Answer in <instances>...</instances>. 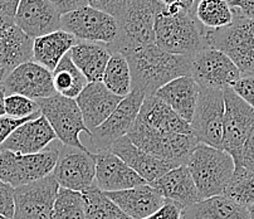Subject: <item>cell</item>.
I'll list each match as a JSON object with an SVG mask.
<instances>
[{"label": "cell", "instance_id": "43", "mask_svg": "<svg viewBox=\"0 0 254 219\" xmlns=\"http://www.w3.org/2000/svg\"><path fill=\"white\" fill-rule=\"evenodd\" d=\"M61 15L76 11L88 5L87 0H49Z\"/></svg>", "mask_w": 254, "mask_h": 219}, {"label": "cell", "instance_id": "23", "mask_svg": "<svg viewBox=\"0 0 254 219\" xmlns=\"http://www.w3.org/2000/svg\"><path fill=\"white\" fill-rule=\"evenodd\" d=\"M33 41L15 23L6 25L0 33V79L8 77L16 67L33 61Z\"/></svg>", "mask_w": 254, "mask_h": 219}, {"label": "cell", "instance_id": "31", "mask_svg": "<svg viewBox=\"0 0 254 219\" xmlns=\"http://www.w3.org/2000/svg\"><path fill=\"white\" fill-rule=\"evenodd\" d=\"M102 83L112 93L120 97L124 98L130 95L132 91V77H131L130 66L124 54L112 52L103 73Z\"/></svg>", "mask_w": 254, "mask_h": 219}, {"label": "cell", "instance_id": "46", "mask_svg": "<svg viewBox=\"0 0 254 219\" xmlns=\"http://www.w3.org/2000/svg\"><path fill=\"white\" fill-rule=\"evenodd\" d=\"M20 0H0V11L14 19Z\"/></svg>", "mask_w": 254, "mask_h": 219}, {"label": "cell", "instance_id": "49", "mask_svg": "<svg viewBox=\"0 0 254 219\" xmlns=\"http://www.w3.org/2000/svg\"><path fill=\"white\" fill-rule=\"evenodd\" d=\"M248 211H249V216H251V219H254V204L249 207Z\"/></svg>", "mask_w": 254, "mask_h": 219}, {"label": "cell", "instance_id": "45", "mask_svg": "<svg viewBox=\"0 0 254 219\" xmlns=\"http://www.w3.org/2000/svg\"><path fill=\"white\" fill-rule=\"evenodd\" d=\"M162 3L165 4L166 8H175V9H183L187 11H195V6H196L199 0H161Z\"/></svg>", "mask_w": 254, "mask_h": 219}, {"label": "cell", "instance_id": "9", "mask_svg": "<svg viewBox=\"0 0 254 219\" xmlns=\"http://www.w3.org/2000/svg\"><path fill=\"white\" fill-rule=\"evenodd\" d=\"M224 112V91L200 87L194 117L190 124L197 143L223 150Z\"/></svg>", "mask_w": 254, "mask_h": 219}, {"label": "cell", "instance_id": "8", "mask_svg": "<svg viewBox=\"0 0 254 219\" xmlns=\"http://www.w3.org/2000/svg\"><path fill=\"white\" fill-rule=\"evenodd\" d=\"M42 115L47 119L53 131L57 135L58 141L65 146L86 150L79 136L82 133L91 135L84 125L83 116L73 98L54 95L52 97L37 101Z\"/></svg>", "mask_w": 254, "mask_h": 219}, {"label": "cell", "instance_id": "29", "mask_svg": "<svg viewBox=\"0 0 254 219\" xmlns=\"http://www.w3.org/2000/svg\"><path fill=\"white\" fill-rule=\"evenodd\" d=\"M180 219H251V216L248 208L222 194L184 209Z\"/></svg>", "mask_w": 254, "mask_h": 219}, {"label": "cell", "instance_id": "38", "mask_svg": "<svg viewBox=\"0 0 254 219\" xmlns=\"http://www.w3.org/2000/svg\"><path fill=\"white\" fill-rule=\"evenodd\" d=\"M88 6L114 16L119 20L126 8V0H87Z\"/></svg>", "mask_w": 254, "mask_h": 219}, {"label": "cell", "instance_id": "2", "mask_svg": "<svg viewBox=\"0 0 254 219\" xmlns=\"http://www.w3.org/2000/svg\"><path fill=\"white\" fill-rule=\"evenodd\" d=\"M155 43L168 53L188 57L208 47L205 27L195 18L194 11L166 6L155 22Z\"/></svg>", "mask_w": 254, "mask_h": 219}, {"label": "cell", "instance_id": "40", "mask_svg": "<svg viewBox=\"0 0 254 219\" xmlns=\"http://www.w3.org/2000/svg\"><path fill=\"white\" fill-rule=\"evenodd\" d=\"M235 168H244L247 170L254 171V127L242 147L239 164Z\"/></svg>", "mask_w": 254, "mask_h": 219}, {"label": "cell", "instance_id": "13", "mask_svg": "<svg viewBox=\"0 0 254 219\" xmlns=\"http://www.w3.org/2000/svg\"><path fill=\"white\" fill-rule=\"evenodd\" d=\"M224 134L222 149L239 164L242 147L254 127V108L244 102L232 87L224 89Z\"/></svg>", "mask_w": 254, "mask_h": 219}, {"label": "cell", "instance_id": "44", "mask_svg": "<svg viewBox=\"0 0 254 219\" xmlns=\"http://www.w3.org/2000/svg\"><path fill=\"white\" fill-rule=\"evenodd\" d=\"M228 3L235 13L254 20V0H228Z\"/></svg>", "mask_w": 254, "mask_h": 219}, {"label": "cell", "instance_id": "30", "mask_svg": "<svg viewBox=\"0 0 254 219\" xmlns=\"http://www.w3.org/2000/svg\"><path fill=\"white\" fill-rule=\"evenodd\" d=\"M52 76H53V86L57 95L73 100L81 95L82 91L89 83L83 76V73L73 63L69 52L61 60L56 70L52 72Z\"/></svg>", "mask_w": 254, "mask_h": 219}, {"label": "cell", "instance_id": "24", "mask_svg": "<svg viewBox=\"0 0 254 219\" xmlns=\"http://www.w3.org/2000/svg\"><path fill=\"white\" fill-rule=\"evenodd\" d=\"M107 195L131 219L147 218L166 203L165 198L150 184L121 192L107 193Z\"/></svg>", "mask_w": 254, "mask_h": 219}, {"label": "cell", "instance_id": "51", "mask_svg": "<svg viewBox=\"0 0 254 219\" xmlns=\"http://www.w3.org/2000/svg\"><path fill=\"white\" fill-rule=\"evenodd\" d=\"M1 89H4V87H3V81L0 79V91H1Z\"/></svg>", "mask_w": 254, "mask_h": 219}, {"label": "cell", "instance_id": "22", "mask_svg": "<svg viewBox=\"0 0 254 219\" xmlns=\"http://www.w3.org/2000/svg\"><path fill=\"white\" fill-rule=\"evenodd\" d=\"M150 185L166 200L175 203L183 211L203 200L187 165L171 169Z\"/></svg>", "mask_w": 254, "mask_h": 219}, {"label": "cell", "instance_id": "15", "mask_svg": "<svg viewBox=\"0 0 254 219\" xmlns=\"http://www.w3.org/2000/svg\"><path fill=\"white\" fill-rule=\"evenodd\" d=\"M60 185L48 175L14 189V216L11 219H53L54 202Z\"/></svg>", "mask_w": 254, "mask_h": 219}, {"label": "cell", "instance_id": "41", "mask_svg": "<svg viewBox=\"0 0 254 219\" xmlns=\"http://www.w3.org/2000/svg\"><path fill=\"white\" fill-rule=\"evenodd\" d=\"M37 119V117H35ZM33 119H14L10 116H3L0 117V146L3 145L9 136L14 133L19 126L25 124L27 121Z\"/></svg>", "mask_w": 254, "mask_h": 219}, {"label": "cell", "instance_id": "27", "mask_svg": "<svg viewBox=\"0 0 254 219\" xmlns=\"http://www.w3.org/2000/svg\"><path fill=\"white\" fill-rule=\"evenodd\" d=\"M70 58L78 70L83 73L89 83L102 82L111 51L106 44L78 42L69 51Z\"/></svg>", "mask_w": 254, "mask_h": 219}, {"label": "cell", "instance_id": "50", "mask_svg": "<svg viewBox=\"0 0 254 219\" xmlns=\"http://www.w3.org/2000/svg\"><path fill=\"white\" fill-rule=\"evenodd\" d=\"M0 219H10V218H8V217L3 216V214H0Z\"/></svg>", "mask_w": 254, "mask_h": 219}, {"label": "cell", "instance_id": "35", "mask_svg": "<svg viewBox=\"0 0 254 219\" xmlns=\"http://www.w3.org/2000/svg\"><path fill=\"white\" fill-rule=\"evenodd\" d=\"M53 219H87L82 193L60 187L54 202Z\"/></svg>", "mask_w": 254, "mask_h": 219}, {"label": "cell", "instance_id": "20", "mask_svg": "<svg viewBox=\"0 0 254 219\" xmlns=\"http://www.w3.org/2000/svg\"><path fill=\"white\" fill-rule=\"evenodd\" d=\"M122 97L112 93L102 82H92L86 86L81 95L76 98L83 116L84 125L92 133L96 127L106 121L116 110Z\"/></svg>", "mask_w": 254, "mask_h": 219}, {"label": "cell", "instance_id": "21", "mask_svg": "<svg viewBox=\"0 0 254 219\" xmlns=\"http://www.w3.org/2000/svg\"><path fill=\"white\" fill-rule=\"evenodd\" d=\"M108 150H111L115 155L124 160L127 165L146 181L147 184H152L157 179L174 169V166L170 165L169 162L162 161L138 149L127 136L115 141Z\"/></svg>", "mask_w": 254, "mask_h": 219}, {"label": "cell", "instance_id": "7", "mask_svg": "<svg viewBox=\"0 0 254 219\" xmlns=\"http://www.w3.org/2000/svg\"><path fill=\"white\" fill-rule=\"evenodd\" d=\"M62 143L51 144L38 154H18L0 151V181L10 187L19 188L51 175L58 160Z\"/></svg>", "mask_w": 254, "mask_h": 219}, {"label": "cell", "instance_id": "4", "mask_svg": "<svg viewBox=\"0 0 254 219\" xmlns=\"http://www.w3.org/2000/svg\"><path fill=\"white\" fill-rule=\"evenodd\" d=\"M203 199L222 195L235 171L233 157L227 151L197 144L187 164Z\"/></svg>", "mask_w": 254, "mask_h": 219}, {"label": "cell", "instance_id": "16", "mask_svg": "<svg viewBox=\"0 0 254 219\" xmlns=\"http://www.w3.org/2000/svg\"><path fill=\"white\" fill-rule=\"evenodd\" d=\"M5 95H22L33 101L57 95L51 71L34 61L16 67L3 81Z\"/></svg>", "mask_w": 254, "mask_h": 219}, {"label": "cell", "instance_id": "48", "mask_svg": "<svg viewBox=\"0 0 254 219\" xmlns=\"http://www.w3.org/2000/svg\"><path fill=\"white\" fill-rule=\"evenodd\" d=\"M5 91L1 89L0 91V117L5 116L6 112H5Z\"/></svg>", "mask_w": 254, "mask_h": 219}, {"label": "cell", "instance_id": "14", "mask_svg": "<svg viewBox=\"0 0 254 219\" xmlns=\"http://www.w3.org/2000/svg\"><path fill=\"white\" fill-rule=\"evenodd\" d=\"M52 175L61 188L82 193L96 183L95 154L62 144Z\"/></svg>", "mask_w": 254, "mask_h": 219}, {"label": "cell", "instance_id": "33", "mask_svg": "<svg viewBox=\"0 0 254 219\" xmlns=\"http://www.w3.org/2000/svg\"><path fill=\"white\" fill-rule=\"evenodd\" d=\"M194 15L203 27L220 29L228 27L234 19V11L228 0H199Z\"/></svg>", "mask_w": 254, "mask_h": 219}, {"label": "cell", "instance_id": "19", "mask_svg": "<svg viewBox=\"0 0 254 219\" xmlns=\"http://www.w3.org/2000/svg\"><path fill=\"white\" fill-rule=\"evenodd\" d=\"M57 140L46 117L41 115L19 126L0 146V151H13L18 154H38Z\"/></svg>", "mask_w": 254, "mask_h": 219}, {"label": "cell", "instance_id": "34", "mask_svg": "<svg viewBox=\"0 0 254 219\" xmlns=\"http://www.w3.org/2000/svg\"><path fill=\"white\" fill-rule=\"evenodd\" d=\"M223 195L234 200L235 203L249 208L254 204V171L244 168H235L229 184Z\"/></svg>", "mask_w": 254, "mask_h": 219}, {"label": "cell", "instance_id": "18", "mask_svg": "<svg viewBox=\"0 0 254 219\" xmlns=\"http://www.w3.org/2000/svg\"><path fill=\"white\" fill-rule=\"evenodd\" d=\"M96 184L106 193L121 192L147 184L136 171L111 150H102L95 154Z\"/></svg>", "mask_w": 254, "mask_h": 219}, {"label": "cell", "instance_id": "47", "mask_svg": "<svg viewBox=\"0 0 254 219\" xmlns=\"http://www.w3.org/2000/svg\"><path fill=\"white\" fill-rule=\"evenodd\" d=\"M11 23H14L13 18H10V16L5 15V14L0 11V33H1V30H3L6 25L11 24Z\"/></svg>", "mask_w": 254, "mask_h": 219}, {"label": "cell", "instance_id": "3", "mask_svg": "<svg viewBox=\"0 0 254 219\" xmlns=\"http://www.w3.org/2000/svg\"><path fill=\"white\" fill-rule=\"evenodd\" d=\"M165 4L161 0H126L122 16L117 20L119 34L110 51L127 52L155 43V22Z\"/></svg>", "mask_w": 254, "mask_h": 219}, {"label": "cell", "instance_id": "36", "mask_svg": "<svg viewBox=\"0 0 254 219\" xmlns=\"http://www.w3.org/2000/svg\"><path fill=\"white\" fill-rule=\"evenodd\" d=\"M5 112L14 119H35L42 115L37 101L22 95L5 96Z\"/></svg>", "mask_w": 254, "mask_h": 219}, {"label": "cell", "instance_id": "28", "mask_svg": "<svg viewBox=\"0 0 254 219\" xmlns=\"http://www.w3.org/2000/svg\"><path fill=\"white\" fill-rule=\"evenodd\" d=\"M78 43L70 33L60 29L33 41V61L53 72L72 47Z\"/></svg>", "mask_w": 254, "mask_h": 219}, {"label": "cell", "instance_id": "42", "mask_svg": "<svg viewBox=\"0 0 254 219\" xmlns=\"http://www.w3.org/2000/svg\"><path fill=\"white\" fill-rule=\"evenodd\" d=\"M181 212H183V209L180 207L176 206L170 200H166V203L156 213L151 214V216L145 219H180Z\"/></svg>", "mask_w": 254, "mask_h": 219}, {"label": "cell", "instance_id": "39", "mask_svg": "<svg viewBox=\"0 0 254 219\" xmlns=\"http://www.w3.org/2000/svg\"><path fill=\"white\" fill-rule=\"evenodd\" d=\"M0 214L13 218L14 216V188L0 181Z\"/></svg>", "mask_w": 254, "mask_h": 219}, {"label": "cell", "instance_id": "37", "mask_svg": "<svg viewBox=\"0 0 254 219\" xmlns=\"http://www.w3.org/2000/svg\"><path fill=\"white\" fill-rule=\"evenodd\" d=\"M232 88L244 102L254 108V72L242 73Z\"/></svg>", "mask_w": 254, "mask_h": 219}, {"label": "cell", "instance_id": "11", "mask_svg": "<svg viewBox=\"0 0 254 219\" xmlns=\"http://www.w3.org/2000/svg\"><path fill=\"white\" fill-rule=\"evenodd\" d=\"M143 98L145 95L136 89H132L130 95L122 98L110 117L88 136V151L96 154L102 150H108L115 141L126 136L137 119Z\"/></svg>", "mask_w": 254, "mask_h": 219}, {"label": "cell", "instance_id": "6", "mask_svg": "<svg viewBox=\"0 0 254 219\" xmlns=\"http://www.w3.org/2000/svg\"><path fill=\"white\" fill-rule=\"evenodd\" d=\"M205 39L209 47L227 54L241 73L254 72V20L234 11L228 27L205 28Z\"/></svg>", "mask_w": 254, "mask_h": 219}, {"label": "cell", "instance_id": "32", "mask_svg": "<svg viewBox=\"0 0 254 219\" xmlns=\"http://www.w3.org/2000/svg\"><path fill=\"white\" fill-rule=\"evenodd\" d=\"M87 219H131L120 209L115 202L110 199L107 193L101 190L97 184L83 190Z\"/></svg>", "mask_w": 254, "mask_h": 219}, {"label": "cell", "instance_id": "12", "mask_svg": "<svg viewBox=\"0 0 254 219\" xmlns=\"http://www.w3.org/2000/svg\"><path fill=\"white\" fill-rule=\"evenodd\" d=\"M241 71L227 54L206 47L191 57L190 76L199 87L223 89L232 87L241 77Z\"/></svg>", "mask_w": 254, "mask_h": 219}, {"label": "cell", "instance_id": "25", "mask_svg": "<svg viewBox=\"0 0 254 219\" xmlns=\"http://www.w3.org/2000/svg\"><path fill=\"white\" fill-rule=\"evenodd\" d=\"M137 120L161 133L194 135L191 125L181 119L173 108L169 107L155 95L143 98Z\"/></svg>", "mask_w": 254, "mask_h": 219}, {"label": "cell", "instance_id": "5", "mask_svg": "<svg viewBox=\"0 0 254 219\" xmlns=\"http://www.w3.org/2000/svg\"><path fill=\"white\" fill-rule=\"evenodd\" d=\"M126 136L138 149L169 162L174 168L187 165L190 155L199 144L194 135L161 133L137 119Z\"/></svg>", "mask_w": 254, "mask_h": 219}, {"label": "cell", "instance_id": "10", "mask_svg": "<svg viewBox=\"0 0 254 219\" xmlns=\"http://www.w3.org/2000/svg\"><path fill=\"white\" fill-rule=\"evenodd\" d=\"M61 29L70 33L78 42L111 46L119 34V23L114 16L87 5L62 15Z\"/></svg>", "mask_w": 254, "mask_h": 219}, {"label": "cell", "instance_id": "26", "mask_svg": "<svg viewBox=\"0 0 254 219\" xmlns=\"http://www.w3.org/2000/svg\"><path fill=\"white\" fill-rule=\"evenodd\" d=\"M199 91L200 87L191 76H183L157 89L155 96L173 108L181 119L191 124L199 98Z\"/></svg>", "mask_w": 254, "mask_h": 219}, {"label": "cell", "instance_id": "1", "mask_svg": "<svg viewBox=\"0 0 254 219\" xmlns=\"http://www.w3.org/2000/svg\"><path fill=\"white\" fill-rule=\"evenodd\" d=\"M131 70L132 89L152 96L173 79L190 76L191 57L162 51L156 43L124 54Z\"/></svg>", "mask_w": 254, "mask_h": 219}, {"label": "cell", "instance_id": "17", "mask_svg": "<svg viewBox=\"0 0 254 219\" xmlns=\"http://www.w3.org/2000/svg\"><path fill=\"white\" fill-rule=\"evenodd\" d=\"M61 15L49 0H20L14 23L32 39L61 29Z\"/></svg>", "mask_w": 254, "mask_h": 219}]
</instances>
